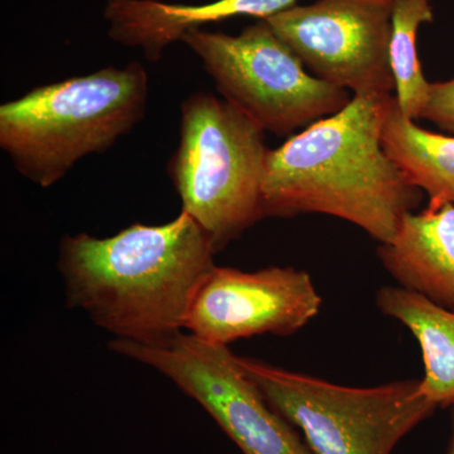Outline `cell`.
<instances>
[{
	"label": "cell",
	"instance_id": "cell-9",
	"mask_svg": "<svg viewBox=\"0 0 454 454\" xmlns=\"http://www.w3.org/2000/svg\"><path fill=\"white\" fill-rule=\"evenodd\" d=\"M321 306L307 271L292 267L243 271L216 265L193 298L184 331L223 346L260 334L291 336L309 325Z\"/></svg>",
	"mask_w": 454,
	"mask_h": 454
},
{
	"label": "cell",
	"instance_id": "cell-16",
	"mask_svg": "<svg viewBox=\"0 0 454 454\" xmlns=\"http://www.w3.org/2000/svg\"><path fill=\"white\" fill-rule=\"evenodd\" d=\"M450 439L446 454H454V404L450 406Z\"/></svg>",
	"mask_w": 454,
	"mask_h": 454
},
{
	"label": "cell",
	"instance_id": "cell-6",
	"mask_svg": "<svg viewBox=\"0 0 454 454\" xmlns=\"http://www.w3.org/2000/svg\"><path fill=\"white\" fill-rule=\"evenodd\" d=\"M179 42L201 59L221 97L278 137L340 112L352 98L310 74L264 20L238 35L192 29Z\"/></svg>",
	"mask_w": 454,
	"mask_h": 454
},
{
	"label": "cell",
	"instance_id": "cell-1",
	"mask_svg": "<svg viewBox=\"0 0 454 454\" xmlns=\"http://www.w3.org/2000/svg\"><path fill=\"white\" fill-rule=\"evenodd\" d=\"M215 255L201 227L181 212L163 225L133 223L110 238L65 235L57 269L68 309L115 339L154 345L184 333Z\"/></svg>",
	"mask_w": 454,
	"mask_h": 454
},
{
	"label": "cell",
	"instance_id": "cell-3",
	"mask_svg": "<svg viewBox=\"0 0 454 454\" xmlns=\"http://www.w3.org/2000/svg\"><path fill=\"white\" fill-rule=\"evenodd\" d=\"M149 77L138 61L32 89L0 106V148L42 188L104 153L145 116Z\"/></svg>",
	"mask_w": 454,
	"mask_h": 454
},
{
	"label": "cell",
	"instance_id": "cell-4",
	"mask_svg": "<svg viewBox=\"0 0 454 454\" xmlns=\"http://www.w3.org/2000/svg\"><path fill=\"white\" fill-rule=\"evenodd\" d=\"M179 130L168 175L182 212L217 254L264 219L265 131L225 98L205 91L182 103Z\"/></svg>",
	"mask_w": 454,
	"mask_h": 454
},
{
	"label": "cell",
	"instance_id": "cell-13",
	"mask_svg": "<svg viewBox=\"0 0 454 454\" xmlns=\"http://www.w3.org/2000/svg\"><path fill=\"white\" fill-rule=\"evenodd\" d=\"M397 106L395 97L382 128V146L428 205H454V137L420 128Z\"/></svg>",
	"mask_w": 454,
	"mask_h": 454
},
{
	"label": "cell",
	"instance_id": "cell-10",
	"mask_svg": "<svg viewBox=\"0 0 454 454\" xmlns=\"http://www.w3.org/2000/svg\"><path fill=\"white\" fill-rule=\"evenodd\" d=\"M297 0H216L208 4H170L160 0H107L104 18L109 37L140 49L151 62L160 61L169 44L192 29L236 17L267 20L294 7Z\"/></svg>",
	"mask_w": 454,
	"mask_h": 454
},
{
	"label": "cell",
	"instance_id": "cell-15",
	"mask_svg": "<svg viewBox=\"0 0 454 454\" xmlns=\"http://www.w3.org/2000/svg\"><path fill=\"white\" fill-rule=\"evenodd\" d=\"M420 119H427L439 129L454 134V77L447 82H430Z\"/></svg>",
	"mask_w": 454,
	"mask_h": 454
},
{
	"label": "cell",
	"instance_id": "cell-14",
	"mask_svg": "<svg viewBox=\"0 0 454 454\" xmlns=\"http://www.w3.org/2000/svg\"><path fill=\"white\" fill-rule=\"evenodd\" d=\"M434 20L432 0H394L389 59L397 106L408 118L419 121L428 98L430 82L418 56L420 26Z\"/></svg>",
	"mask_w": 454,
	"mask_h": 454
},
{
	"label": "cell",
	"instance_id": "cell-11",
	"mask_svg": "<svg viewBox=\"0 0 454 454\" xmlns=\"http://www.w3.org/2000/svg\"><path fill=\"white\" fill-rule=\"evenodd\" d=\"M379 258L402 288L454 310V205L408 212Z\"/></svg>",
	"mask_w": 454,
	"mask_h": 454
},
{
	"label": "cell",
	"instance_id": "cell-12",
	"mask_svg": "<svg viewBox=\"0 0 454 454\" xmlns=\"http://www.w3.org/2000/svg\"><path fill=\"white\" fill-rule=\"evenodd\" d=\"M382 315L405 325L422 349L420 390L437 408L454 404V310L443 309L419 293L384 286L376 293Z\"/></svg>",
	"mask_w": 454,
	"mask_h": 454
},
{
	"label": "cell",
	"instance_id": "cell-2",
	"mask_svg": "<svg viewBox=\"0 0 454 454\" xmlns=\"http://www.w3.org/2000/svg\"><path fill=\"white\" fill-rule=\"evenodd\" d=\"M394 97L352 95L342 110L269 151L264 217L330 215L389 243L403 217L422 200V191L406 181L382 146Z\"/></svg>",
	"mask_w": 454,
	"mask_h": 454
},
{
	"label": "cell",
	"instance_id": "cell-5",
	"mask_svg": "<svg viewBox=\"0 0 454 454\" xmlns=\"http://www.w3.org/2000/svg\"><path fill=\"white\" fill-rule=\"evenodd\" d=\"M269 405L301 433L312 454H393L437 406L420 380L348 387L239 356Z\"/></svg>",
	"mask_w": 454,
	"mask_h": 454
},
{
	"label": "cell",
	"instance_id": "cell-8",
	"mask_svg": "<svg viewBox=\"0 0 454 454\" xmlns=\"http://www.w3.org/2000/svg\"><path fill=\"white\" fill-rule=\"evenodd\" d=\"M394 0H317L264 20L318 79L352 95H394Z\"/></svg>",
	"mask_w": 454,
	"mask_h": 454
},
{
	"label": "cell",
	"instance_id": "cell-7",
	"mask_svg": "<svg viewBox=\"0 0 454 454\" xmlns=\"http://www.w3.org/2000/svg\"><path fill=\"white\" fill-rule=\"evenodd\" d=\"M109 348L168 378L205 409L243 454H312L301 433L277 413L229 346L191 333L154 345L114 339Z\"/></svg>",
	"mask_w": 454,
	"mask_h": 454
}]
</instances>
